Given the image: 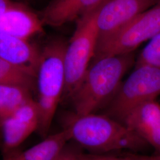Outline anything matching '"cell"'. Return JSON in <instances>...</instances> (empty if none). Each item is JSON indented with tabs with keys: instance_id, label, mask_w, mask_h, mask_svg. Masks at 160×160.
I'll use <instances>...</instances> for the list:
<instances>
[{
	"instance_id": "cb8c5ba5",
	"label": "cell",
	"mask_w": 160,
	"mask_h": 160,
	"mask_svg": "<svg viewBox=\"0 0 160 160\" xmlns=\"http://www.w3.org/2000/svg\"></svg>"
},
{
	"instance_id": "7402d4cb",
	"label": "cell",
	"mask_w": 160,
	"mask_h": 160,
	"mask_svg": "<svg viewBox=\"0 0 160 160\" xmlns=\"http://www.w3.org/2000/svg\"><path fill=\"white\" fill-rule=\"evenodd\" d=\"M4 160H12V158L11 157H8V156H7V157H6V158H5V159Z\"/></svg>"
},
{
	"instance_id": "44dd1931",
	"label": "cell",
	"mask_w": 160,
	"mask_h": 160,
	"mask_svg": "<svg viewBox=\"0 0 160 160\" xmlns=\"http://www.w3.org/2000/svg\"><path fill=\"white\" fill-rule=\"evenodd\" d=\"M130 155L135 160H160V154L159 155H155V156Z\"/></svg>"
},
{
	"instance_id": "4fadbf2b",
	"label": "cell",
	"mask_w": 160,
	"mask_h": 160,
	"mask_svg": "<svg viewBox=\"0 0 160 160\" xmlns=\"http://www.w3.org/2000/svg\"><path fill=\"white\" fill-rule=\"evenodd\" d=\"M70 141L69 132L63 128L23 152L7 156L12 160H55Z\"/></svg>"
},
{
	"instance_id": "5bb4252c",
	"label": "cell",
	"mask_w": 160,
	"mask_h": 160,
	"mask_svg": "<svg viewBox=\"0 0 160 160\" xmlns=\"http://www.w3.org/2000/svg\"><path fill=\"white\" fill-rule=\"evenodd\" d=\"M31 91L18 85H0V126L18 108L32 98Z\"/></svg>"
},
{
	"instance_id": "3957f363",
	"label": "cell",
	"mask_w": 160,
	"mask_h": 160,
	"mask_svg": "<svg viewBox=\"0 0 160 160\" xmlns=\"http://www.w3.org/2000/svg\"><path fill=\"white\" fill-rule=\"evenodd\" d=\"M67 43L57 39L48 42L41 50L36 73V100L40 116L38 132L48 136L59 104L62 102L65 82L64 56Z\"/></svg>"
},
{
	"instance_id": "2e32d148",
	"label": "cell",
	"mask_w": 160,
	"mask_h": 160,
	"mask_svg": "<svg viewBox=\"0 0 160 160\" xmlns=\"http://www.w3.org/2000/svg\"><path fill=\"white\" fill-rule=\"evenodd\" d=\"M135 67L149 66L160 69V32L152 38L140 53Z\"/></svg>"
},
{
	"instance_id": "9c48e42d",
	"label": "cell",
	"mask_w": 160,
	"mask_h": 160,
	"mask_svg": "<svg viewBox=\"0 0 160 160\" xmlns=\"http://www.w3.org/2000/svg\"><path fill=\"white\" fill-rule=\"evenodd\" d=\"M44 25L39 15L22 3L0 13V34L29 40L43 32Z\"/></svg>"
},
{
	"instance_id": "ffe728a7",
	"label": "cell",
	"mask_w": 160,
	"mask_h": 160,
	"mask_svg": "<svg viewBox=\"0 0 160 160\" xmlns=\"http://www.w3.org/2000/svg\"><path fill=\"white\" fill-rule=\"evenodd\" d=\"M21 3L13 1L12 0H0V13L8 9L16 7Z\"/></svg>"
},
{
	"instance_id": "52a82bcc",
	"label": "cell",
	"mask_w": 160,
	"mask_h": 160,
	"mask_svg": "<svg viewBox=\"0 0 160 160\" xmlns=\"http://www.w3.org/2000/svg\"><path fill=\"white\" fill-rule=\"evenodd\" d=\"M159 0H107L96 8L98 41L114 33ZM97 41V42H98Z\"/></svg>"
},
{
	"instance_id": "ac0fdd59",
	"label": "cell",
	"mask_w": 160,
	"mask_h": 160,
	"mask_svg": "<svg viewBox=\"0 0 160 160\" xmlns=\"http://www.w3.org/2000/svg\"><path fill=\"white\" fill-rule=\"evenodd\" d=\"M81 160H135L131 155L125 157H115L112 155H108L103 154H93V153H84L81 154Z\"/></svg>"
},
{
	"instance_id": "ba28073f",
	"label": "cell",
	"mask_w": 160,
	"mask_h": 160,
	"mask_svg": "<svg viewBox=\"0 0 160 160\" xmlns=\"http://www.w3.org/2000/svg\"><path fill=\"white\" fill-rule=\"evenodd\" d=\"M40 116L38 104L29 99L4 120L0 126L2 149L7 155L23 143L34 132L38 131Z\"/></svg>"
},
{
	"instance_id": "8fae6325",
	"label": "cell",
	"mask_w": 160,
	"mask_h": 160,
	"mask_svg": "<svg viewBox=\"0 0 160 160\" xmlns=\"http://www.w3.org/2000/svg\"><path fill=\"white\" fill-rule=\"evenodd\" d=\"M107 0H52L40 12L45 25L60 27L76 21Z\"/></svg>"
},
{
	"instance_id": "7a4b0ae2",
	"label": "cell",
	"mask_w": 160,
	"mask_h": 160,
	"mask_svg": "<svg viewBox=\"0 0 160 160\" xmlns=\"http://www.w3.org/2000/svg\"><path fill=\"white\" fill-rule=\"evenodd\" d=\"M135 63L133 52L92 62L70 100L75 113H95L109 103L119 88L124 75Z\"/></svg>"
},
{
	"instance_id": "9a60e30c",
	"label": "cell",
	"mask_w": 160,
	"mask_h": 160,
	"mask_svg": "<svg viewBox=\"0 0 160 160\" xmlns=\"http://www.w3.org/2000/svg\"><path fill=\"white\" fill-rule=\"evenodd\" d=\"M2 84L18 85L32 90L35 88L36 77L0 58V85Z\"/></svg>"
},
{
	"instance_id": "8992f818",
	"label": "cell",
	"mask_w": 160,
	"mask_h": 160,
	"mask_svg": "<svg viewBox=\"0 0 160 160\" xmlns=\"http://www.w3.org/2000/svg\"><path fill=\"white\" fill-rule=\"evenodd\" d=\"M160 95V69L136 67L109 102L106 115L123 123L132 109Z\"/></svg>"
},
{
	"instance_id": "e0dca14e",
	"label": "cell",
	"mask_w": 160,
	"mask_h": 160,
	"mask_svg": "<svg viewBox=\"0 0 160 160\" xmlns=\"http://www.w3.org/2000/svg\"><path fill=\"white\" fill-rule=\"evenodd\" d=\"M80 146L78 147L70 146L67 144L55 160H81Z\"/></svg>"
},
{
	"instance_id": "603a6c76",
	"label": "cell",
	"mask_w": 160,
	"mask_h": 160,
	"mask_svg": "<svg viewBox=\"0 0 160 160\" xmlns=\"http://www.w3.org/2000/svg\"><path fill=\"white\" fill-rule=\"evenodd\" d=\"M0 136H1V132H0Z\"/></svg>"
},
{
	"instance_id": "30bf717a",
	"label": "cell",
	"mask_w": 160,
	"mask_h": 160,
	"mask_svg": "<svg viewBox=\"0 0 160 160\" xmlns=\"http://www.w3.org/2000/svg\"><path fill=\"white\" fill-rule=\"evenodd\" d=\"M41 50L29 40L0 34V58L33 75L40 62Z\"/></svg>"
},
{
	"instance_id": "277c9868",
	"label": "cell",
	"mask_w": 160,
	"mask_h": 160,
	"mask_svg": "<svg viewBox=\"0 0 160 160\" xmlns=\"http://www.w3.org/2000/svg\"><path fill=\"white\" fill-rule=\"evenodd\" d=\"M97 7L76 20L74 32L67 43L64 56L65 82L62 101L71 100L94 57L98 37Z\"/></svg>"
},
{
	"instance_id": "6da1fadb",
	"label": "cell",
	"mask_w": 160,
	"mask_h": 160,
	"mask_svg": "<svg viewBox=\"0 0 160 160\" xmlns=\"http://www.w3.org/2000/svg\"><path fill=\"white\" fill-rule=\"evenodd\" d=\"M63 123L71 141L90 153L104 154L121 149L139 151L148 144L123 123L106 114H79L72 112L64 116Z\"/></svg>"
},
{
	"instance_id": "7c38bea8",
	"label": "cell",
	"mask_w": 160,
	"mask_h": 160,
	"mask_svg": "<svg viewBox=\"0 0 160 160\" xmlns=\"http://www.w3.org/2000/svg\"><path fill=\"white\" fill-rule=\"evenodd\" d=\"M123 123L146 141L160 125V103L155 99L140 104L126 115Z\"/></svg>"
},
{
	"instance_id": "5b68a950",
	"label": "cell",
	"mask_w": 160,
	"mask_h": 160,
	"mask_svg": "<svg viewBox=\"0 0 160 160\" xmlns=\"http://www.w3.org/2000/svg\"><path fill=\"white\" fill-rule=\"evenodd\" d=\"M160 32V0L114 33L97 42L92 62L103 58L133 52Z\"/></svg>"
},
{
	"instance_id": "d6986e66",
	"label": "cell",
	"mask_w": 160,
	"mask_h": 160,
	"mask_svg": "<svg viewBox=\"0 0 160 160\" xmlns=\"http://www.w3.org/2000/svg\"><path fill=\"white\" fill-rule=\"evenodd\" d=\"M146 141L155 148L157 149L160 153V123L148 137L147 138Z\"/></svg>"
}]
</instances>
